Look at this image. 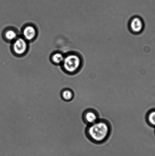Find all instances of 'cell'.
Listing matches in <instances>:
<instances>
[{
  "label": "cell",
  "instance_id": "1",
  "mask_svg": "<svg viewBox=\"0 0 155 156\" xmlns=\"http://www.w3.org/2000/svg\"><path fill=\"white\" fill-rule=\"evenodd\" d=\"M111 132L110 123L105 119H99L86 128V137L93 143L102 144L107 140Z\"/></svg>",
  "mask_w": 155,
  "mask_h": 156
},
{
  "label": "cell",
  "instance_id": "8",
  "mask_svg": "<svg viewBox=\"0 0 155 156\" xmlns=\"http://www.w3.org/2000/svg\"><path fill=\"white\" fill-rule=\"evenodd\" d=\"M65 55L60 51H55L52 53L50 59L52 63L56 65H61L64 59Z\"/></svg>",
  "mask_w": 155,
  "mask_h": 156
},
{
  "label": "cell",
  "instance_id": "2",
  "mask_svg": "<svg viewBox=\"0 0 155 156\" xmlns=\"http://www.w3.org/2000/svg\"><path fill=\"white\" fill-rule=\"evenodd\" d=\"M83 65L81 56L78 53L71 52L65 55L64 59L61 66L64 72L72 75L79 72Z\"/></svg>",
  "mask_w": 155,
  "mask_h": 156
},
{
  "label": "cell",
  "instance_id": "3",
  "mask_svg": "<svg viewBox=\"0 0 155 156\" xmlns=\"http://www.w3.org/2000/svg\"><path fill=\"white\" fill-rule=\"evenodd\" d=\"M29 43L22 36H19L11 43V50L12 53L17 57L25 56L28 52Z\"/></svg>",
  "mask_w": 155,
  "mask_h": 156
},
{
  "label": "cell",
  "instance_id": "7",
  "mask_svg": "<svg viewBox=\"0 0 155 156\" xmlns=\"http://www.w3.org/2000/svg\"><path fill=\"white\" fill-rule=\"evenodd\" d=\"M19 36L18 30L13 27H8L4 32V37L5 40L7 42L11 43L15 41Z\"/></svg>",
  "mask_w": 155,
  "mask_h": 156
},
{
  "label": "cell",
  "instance_id": "5",
  "mask_svg": "<svg viewBox=\"0 0 155 156\" xmlns=\"http://www.w3.org/2000/svg\"><path fill=\"white\" fill-rule=\"evenodd\" d=\"M129 27L132 33L139 34L143 31L145 24L142 18L139 16H135L130 20Z\"/></svg>",
  "mask_w": 155,
  "mask_h": 156
},
{
  "label": "cell",
  "instance_id": "4",
  "mask_svg": "<svg viewBox=\"0 0 155 156\" xmlns=\"http://www.w3.org/2000/svg\"><path fill=\"white\" fill-rule=\"evenodd\" d=\"M38 34L37 29L33 24H25L22 27L21 36L29 42L35 41L36 39Z\"/></svg>",
  "mask_w": 155,
  "mask_h": 156
},
{
  "label": "cell",
  "instance_id": "6",
  "mask_svg": "<svg viewBox=\"0 0 155 156\" xmlns=\"http://www.w3.org/2000/svg\"><path fill=\"white\" fill-rule=\"evenodd\" d=\"M82 118L83 121L87 125L95 123L100 119L98 112L93 108H89L85 111Z\"/></svg>",
  "mask_w": 155,
  "mask_h": 156
},
{
  "label": "cell",
  "instance_id": "10",
  "mask_svg": "<svg viewBox=\"0 0 155 156\" xmlns=\"http://www.w3.org/2000/svg\"><path fill=\"white\" fill-rule=\"evenodd\" d=\"M146 120L150 126L155 127V110H151L147 114Z\"/></svg>",
  "mask_w": 155,
  "mask_h": 156
},
{
  "label": "cell",
  "instance_id": "9",
  "mask_svg": "<svg viewBox=\"0 0 155 156\" xmlns=\"http://www.w3.org/2000/svg\"><path fill=\"white\" fill-rule=\"evenodd\" d=\"M60 95L62 99L66 102L71 101L73 99L74 97L73 91L69 88H65L62 90Z\"/></svg>",
  "mask_w": 155,
  "mask_h": 156
}]
</instances>
